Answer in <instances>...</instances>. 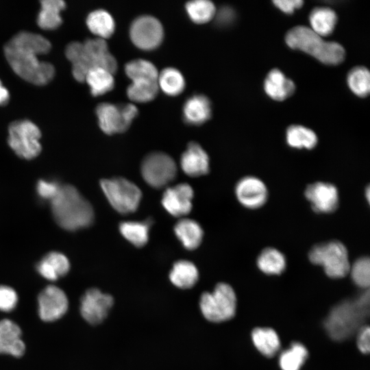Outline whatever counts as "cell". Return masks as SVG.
Masks as SVG:
<instances>
[{
	"mask_svg": "<svg viewBox=\"0 0 370 370\" xmlns=\"http://www.w3.org/2000/svg\"><path fill=\"white\" fill-rule=\"evenodd\" d=\"M91 94L99 96L110 91L114 85L113 74L102 68H93L86 74L85 80Z\"/></svg>",
	"mask_w": 370,
	"mask_h": 370,
	"instance_id": "obj_31",
	"label": "cell"
},
{
	"mask_svg": "<svg viewBox=\"0 0 370 370\" xmlns=\"http://www.w3.org/2000/svg\"><path fill=\"white\" fill-rule=\"evenodd\" d=\"M251 338L258 351L268 357L273 356L280 347L278 335L271 328H255L252 331Z\"/></svg>",
	"mask_w": 370,
	"mask_h": 370,
	"instance_id": "obj_29",
	"label": "cell"
},
{
	"mask_svg": "<svg viewBox=\"0 0 370 370\" xmlns=\"http://www.w3.org/2000/svg\"><path fill=\"white\" fill-rule=\"evenodd\" d=\"M65 55L72 64L73 77L79 82H84L87 73L93 68H102L112 74L117 70L116 60L102 38L71 42L65 49Z\"/></svg>",
	"mask_w": 370,
	"mask_h": 370,
	"instance_id": "obj_2",
	"label": "cell"
},
{
	"mask_svg": "<svg viewBox=\"0 0 370 370\" xmlns=\"http://www.w3.org/2000/svg\"><path fill=\"white\" fill-rule=\"evenodd\" d=\"M215 16L217 22L221 25H225L232 21L234 12L230 8L224 7L216 12Z\"/></svg>",
	"mask_w": 370,
	"mask_h": 370,
	"instance_id": "obj_44",
	"label": "cell"
},
{
	"mask_svg": "<svg viewBox=\"0 0 370 370\" xmlns=\"http://www.w3.org/2000/svg\"><path fill=\"white\" fill-rule=\"evenodd\" d=\"M38 314L45 322L61 319L69 309V299L65 292L55 285H48L38 295Z\"/></svg>",
	"mask_w": 370,
	"mask_h": 370,
	"instance_id": "obj_13",
	"label": "cell"
},
{
	"mask_svg": "<svg viewBox=\"0 0 370 370\" xmlns=\"http://www.w3.org/2000/svg\"><path fill=\"white\" fill-rule=\"evenodd\" d=\"M286 261L284 254L275 248L264 249L257 258V266L263 273L269 275L282 273L286 268Z\"/></svg>",
	"mask_w": 370,
	"mask_h": 370,
	"instance_id": "obj_30",
	"label": "cell"
},
{
	"mask_svg": "<svg viewBox=\"0 0 370 370\" xmlns=\"http://www.w3.org/2000/svg\"><path fill=\"white\" fill-rule=\"evenodd\" d=\"M309 260L321 266L330 278H341L349 273L350 263L345 246L332 241L314 245L309 251Z\"/></svg>",
	"mask_w": 370,
	"mask_h": 370,
	"instance_id": "obj_6",
	"label": "cell"
},
{
	"mask_svg": "<svg viewBox=\"0 0 370 370\" xmlns=\"http://www.w3.org/2000/svg\"><path fill=\"white\" fill-rule=\"evenodd\" d=\"M50 204L54 220L65 230L83 229L91 225L94 221L91 204L72 185H62L57 196Z\"/></svg>",
	"mask_w": 370,
	"mask_h": 370,
	"instance_id": "obj_3",
	"label": "cell"
},
{
	"mask_svg": "<svg viewBox=\"0 0 370 370\" xmlns=\"http://www.w3.org/2000/svg\"><path fill=\"white\" fill-rule=\"evenodd\" d=\"M36 269L45 280L56 281L69 273L70 262L63 254L51 251L36 264Z\"/></svg>",
	"mask_w": 370,
	"mask_h": 370,
	"instance_id": "obj_20",
	"label": "cell"
},
{
	"mask_svg": "<svg viewBox=\"0 0 370 370\" xmlns=\"http://www.w3.org/2000/svg\"><path fill=\"white\" fill-rule=\"evenodd\" d=\"M175 236L188 250L198 247L203 238V230L195 220L182 218L174 226Z\"/></svg>",
	"mask_w": 370,
	"mask_h": 370,
	"instance_id": "obj_23",
	"label": "cell"
},
{
	"mask_svg": "<svg viewBox=\"0 0 370 370\" xmlns=\"http://www.w3.org/2000/svg\"><path fill=\"white\" fill-rule=\"evenodd\" d=\"M158 85L165 94L175 96L184 90L185 81L182 74L178 70L169 67L163 69L158 74Z\"/></svg>",
	"mask_w": 370,
	"mask_h": 370,
	"instance_id": "obj_33",
	"label": "cell"
},
{
	"mask_svg": "<svg viewBox=\"0 0 370 370\" xmlns=\"http://www.w3.org/2000/svg\"><path fill=\"white\" fill-rule=\"evenodd\" d=\"M18 302L16 291L7 285H0V311L10 312L13 311Z\"/></svg>",
	"mask_w": 370,
	"mask_h": 370,
	"instance_id": "obj_40",
	"label": "cell"
},
{
	"mask_svg": "<svg viewBox=\"0 0 370 370\" xmlns=\"http://www.w3.org/2000/svg\"><path fill=\"white\" fill-rule=\"evenodd\" d=\"M199 306L202 314L209 321H225L232 318L236 312V294L229 284L219 283L212 293L201 295Z\"/></svg>",
	"mask_w": 370,
	"mask_h": 370,
	"instance_id": "obj_7",
	"label": "cell"
},
{
	"mask_svg": "<svg viewBox=\"0 0 370 370\" xmlns=\"http://www.w3.org/2000/svg\"><path fill=\"white\" fill-rule=\"evenodd\" d=\"M86 25L89 30L99 38L110 37L114 31V21L112 16L104 10L91 12L86 18Z\"/></svg>",
	"mask_w": 370,
	"mask_h": 370,
	"instance_id": "obj_27",
	"label": "cell"
},
{
	"mask_svg": "<svg viewBox=\"0 0 370 370\" xmlns=\"http://www.w3.org/2000/svg\"><path fill=\"white\" fill-rule=\"evenodd\" d=\"M295 86L294 82L285 77L280 70H271L265 78L264 89L271 99L276 101H283L294 92Z\"/></svg>",
	"mask_w": 370,
	"mask_h": 370,
	"instance_id": "obj_22",
	"label": "cell"
},
{
	"mask_svg": "<svg viewBox=\"0 0 370 370\" xmlns=\"http://www.w3.org/2000/svg\"><path fill=\"white\" fill-rule=\"evenodd\" d=\"M307 356L306 348L299 343H293L280 354V366L282 370H299Z\"/></svg>",
	"mask_w": 370,
	"mask_h": 370,
	"instance_id": "obj_36",
	"label": "cell"
},
{
	"mask_svg": "<svg viewBox=\"0 0 370 370\" xmlns=\"http://www.w3.org/2000/svg\"><path fill=\"white\" fill-rule=\"evenodd\" d=\"M113 304L112 295L97 288H90L85 291L80 299V314L89 324L98 325L106 319Z\"/></svg>",
	"mask_w": 370,
	"mask_h": 370,
	"instance_id": "obj_14",
	"label": "cell"
},
{
	"mask_svg": "<svg viewBox=\"0 0 370 370\" xmlns=\"http://www.w3.org/2000/svg\"><path fill=\"white\" fill-rule=\"evenodd\" d=\"M25 352V344L19 325L8 319L0 320V354L20 358Z\"/></svg>",
	"mask_w": 370,
	"mask_h": 370,
	"instance_id": "obj_18",
	"label": "cell"
},
{
	"mask_svg": "<svg viewBox=\"0 0 370 370\" xmlns=\"http://www.w3.org/2000/svg\"><path fill=\"white\" fill-rule=\"evenodd\" d=\"M96 114L101 130L107 134H113L124 132L129 128L138 114V109L132 103H101L97 106Z\"/></svg>",
	"mask_w": 370,
	"mask_h": 370,
	"instance_id": "obj_10",
	"label": "cell"
},
{
	"mask_svg": "<svg viewBox=\"0 0 370 370\" xmlns=\"http://www.w3.org/2000/svg\"><path fill=\"white\" fill-rule=\"evenodd\" d=\"M66 7L62 0H42L37 17L38 25L45 30L57 29L62 23L60 12Z\"/></svg>",
	"mask_w": 370,
	"mask_h": 370,
	"instance_id": "obj_24",
	"label": "cell"
},
{
	"mask_svg": "<svg viewBox=\"0 0 370 370\" xmlns=\"http://www.w3.org/2000/svg\"><path fill=\"white\" fill-rule=\"evenodd\" d=\"M51 42L44 36L26 31L19 32L4 45L5 57L13 71L35 85L48 84L54 77L55 69L38 56L49 52Z\"/></svg>",
	"mask_w": 370,
	"mask_h": 370,
	"instance_id": "obj_1",
	"label": "cell"
},
{
	"mask_svg": "<svg viewBox=\"0 0 370 370\" xmlns=\"http://www.w3.org/2000/svg\"><path fill=\"white\" fill-rule=\"evenodd\" d=\"M61 186L56 181L41 179L38 181L36 190L40 198L51 202L57 196Z\"/></svg>",
	"mask_w": 370,
	"mask_h": 370,
	"instance_id": "obj_41",
	"label": "cell"
},
{
	"mask_svg": "<svg viewBox=\"0 0 370 370\" xmlns=\"http://www.w3.org/2000/svg\"><path fill=\"white\" fill-rule=\"evenodd\" d=\"M285 40L289 47L302 51L325 64H338L345 58V49L340 44L323 40L310 27L292 28L287 32Z\"/></svg>",
	"mask_w": 370,
	"mask_h": 370,
	"instance_id": "obj_5",
	"label": "cell"
},
{
	"mask_svg": "<svg viewBox=\"0 0 370 370\" xmlns=\"http://www.w3.org/2000/svg\"><path fill=\"white\" fill-rule=\"evenodd\" d=\"M369 306V291L334 306L324 323L328 334L334 340L341 341L359 330L367 317Z\"/></svg>",
	"mask_w": 370,
	"mask_h": 370,
	"instance_id": "obj_4",
	"label": "cell"
},
{
	"mask_svg": "<svg viewBox=\"0 0 370 370\" xmlns=\"http://www.w3.org/2000/svg\"><path fill=\"white\" fill-rule=\"evenodd\" d=\"M286 143L293 148L308 149L314 148L317 143L315 133L301 125H291L286 131Z\"/></svg>",
	"mask_w": 370,
	"mask_h": 370,
	"instance_id": "obj_32",
	"label": "cell"
},
{
	"mask_svg": "<svg viewBox=\"0 0 370 370\" xmlns=\"http://www.w3.org/2000/svg\"><path fill=\"white\" fill-rule=\"evenodd\" d=\"M163 28L160 22L151 16H141L132 23L130 35L132 42L139 49L152 50L161 43Z\"/></svg>",
	"mask_w": 370,
	"mask_h": 370,
	"instance_id": "obj_12",
	"label": "cell"
},
{
	"mask_svg": "<svg viewBox=\"0 0 370 370\" xmlns=\"http://www.w3.org/2000/svg\"><path fill=\"white\" fill-rule=\"evenodd\" d=\"M193 196L192 187L188 184L181 183L165 189L162 204L172 216L182 217L190 212Z\"/></svg>",
	"mask_w": 370,
	"mask_h": 370,
	"instance_id": "obj_15",
	"label": "cell"
},
{
	"mask_svg": "<svg viewBox=\"0 0 370 370\" xmlns=\"http://www.w3.org/2000/svg\"><path fill=\"white\" fill-rule=\"evenodd\" d=\"M151 219L144 221H123L119 225L122 236L138 247L144 246L149 239V231Z\"/></svg>",
	"mask_w": 370,
	"mask_h": 370,
	"instance_id": "obj_28",
	"label": "cell"
},
{
	"mask_svg": "<svg viewBox=\"0 0 370 370\" xmlns=\"http://www.w3.org/2000/svg\"><path fill=\"white\" fill-rule=\"evenodd\" d=\"M40 129L29 120H17L8 127V145L23 159L32 160L40 154Z\"/></svg>",
	"mask_w": 370,
	"mask_h": 370,
	"instance_id": "obj_8",
	"label": "cell"
},
{
	"mask_svg": "<svg viewBox=\"0 0 370 370\" xmlns=\"http://www.w3.org/2000/svg\"><path fill=\"white\" fill-rule=\"evenodd\" d=\"M10 99V94L8 89L3 86L0 80V106H4L8 103Z\"/></svg>",
	"mask_w": 370,
	"mask_h": 370,
	"instance_id": "obj_45",
	"label": "cell"
},
{
	"mask_svg": "<svg viewBox=\"0 0 370 370\" xmlns=\"http://www.w3.org/2000/svg\"><path fill=\"white\" fill-rule=\"evenodd\" d=\"M140 171L144 180L151 186L160 188L175 177L177 166L174 160L162 152H153L143 160Z\"/></svg>",
	"mask_w": 370,
	"mask_h": 370,
	"instance_id": "obj_11",
	"label": "cell"
},
{
	"mask_svg": "<svg viewBox=\"0 0 370 370\" xmlns=\"http://www.w3.org/2000/svg\"><path fill=\"white\" fill-rule=\"evenodd\" d=\"M370 329L368 325H363L358 330L357 345L359 349L364 354L369 352L370 349Z\"/></svg>",
	"mask_w": 370,
	"mask_h": 370,
	"instance_id": "obj_42",
	"label": "cell"
},
{
	"mask_svg": "<svg viewBox=\"0 0 370 370\" xmlns=\"http://www.w3.org/2000/svg\"><path fill=\"white\" fill-rule=\"evenodd\" d=\"M125 71L132 81H158L159 74L157 69L151 62L142 59L134 60L127 63Z\"/></svg>",
	"mask_w": 370,
	"mask_h": 370,
	"instance_id": "obj_35",
	"label": "cell"
},
{
	"mask_svg": "<svg viewBox=\"0 0 370 370\" xmlns=\"http://www.w3.org/2000/svg\"><path fill=\"white\" fill-rule=\"evenodd\" d=\"M158 81L136 80L127 88V95L133 101L144 103L153 99L158 92Z\"/></svg>",
	"mask_w": 370,
	"mask_h": 370,
	"instance_id": "obj_34",
	"label": "cell"
},
{
	"mask_svg": "<svg viewBox=\"0 0 370 370\" xmlns=\"http://www.w3.org/2000/svg\"><path fill=\"white\" fill-rule=\"evenodd\" d=\"M101 188L114 210L126 214L135 212L140 202L142 193L133 182L123 177L102 180Z\"/></svg>",
	"mask_w": 370,
	"mask_h": 370,
	"instance_id": "obj_9",
	"label": "cell"
},
{
	"mask_svg": "<svg viewBox=\"0 0 370 370\" xmlns=\"http://www.w3.org/2000/svg\"><path fill=\"white\" fill-rule=\"evenodd\" d=\"M349 273L354 282L360 288H368L370 284V261L368 257H361L350 265Z\"/></svg>",
	"mask_w": 370,
	"mask_h": 370,
	"instance_id": "obj_39",
	"label": "cell"
},
{
	"mask_svg": "<svg viewBox=\"0 0 370 370\" xmlns=\"http://www.w3.org/2000/svg\"><path fill=\"white\" fill-rule=\"evenodd\" d=\"M347 84L351 90L358 97H365L370 91V74L365 67L356 66L347 75Z\"/></svg>",
	"mask_w": 370,
	"mask_h": 370,
	"instance_id": "obj_38",
	"label": "cell"
},
{
	"mask_svg": "<svg viewBox=\"0 0 370 370\" xmlns=\"http://www.w3.org/2000/svg\"><path fill=\"white\" fill-rule=\"evenodd\" d=\"M180 166L187 175L199 177L209 171V158L199 144L192 142L181 156Z\"/></svg>",
	"mask_w": 370,
	"mask_h": 370,
	"instance_id": "obj_19",
	"label": "cell"
},
{
	"mask_svg": "<svg viewBox=\"0 0 370 370\" xmlns=\"http://www.w3.org/2000/svg\"><path fill=\"white\" fill-rule=\"evenodd\" d=\"M211 103L208 97L203 95H195L189 97L183 107L184 121L190 125H199L211 117Z\"/></svg>",
	"mask_w": 370,
	"mask_h": 370,
	"instance_id": "obj_21",
	"label": "cell"
},
{
	"mask_svg": "<svg viewBox=\"0 0 370 370\" xmlns=\"http://www.w3.org/2000/svg\"><path fill=\"white\" fill-rule=\"evenodd\" d=\"M273 3L280 10L286 14H291L295 9L301 8L304 3L301 0L274 1Z\"/></svg>",
	"mask_w": 370,
	"mask_h": 370,
	"instance_id": "obj_43",
	"label": "cell"
},
{
	"mask_svg": "<svg viewBox=\"0 0 370 370\" xmlns=\"http://www.w3.org/2000/svg\"><path fill=\"white\" fill-rule=\"evenodd\" d=\"M186 10L190 18L196 23H205L214 17V5L208 0H195L186 4Z\"/></svg>",
	"mask_w": 370,
	"mask_h": 370,
	"instance_id": "obj_37",
	"label": "cell"
},
{
	"mask_svg": "<svg viewBox=\"0 0 370 370\" xmlns=\"http://www.w3.org/2000/svg\"><path fill=\"white\" fill-rule=\"evenodd\" d=\"M305 196L317 212H332L338 204V190L330 183L317 182L308 185L305 190Z\"/></svg>",
	"mask_w": 370,
	"mask_h": 370,
	"instance_id": "obj_16",
	"label": "cell"
},
{
	"mask_svg": "<svg viewBox=\"0 0 370 370\" xmlns=\"http://www.w3.org/2000/svg\"><path fill=\"white\" fill-rule=\"evenodd\" d=\"M366 192H367V198L368 201H369V193H370V191H369V187L367 188V191H366Z\"/></svg>",
	"mask_w": 370,
	"mask_h": 370,
	"instance_id": "obj_46",
	"label": "cell"
},
{
	"mask_svg": "<svg viewBox=\"0 0 370 370\" xmlns=\"http://www.w3.org/2000/svg\"><path fill=\"white\" fill-rule=\"evenodd\" d=\"M310 29L320 36L332 34L336 21L337 16L334 10L328 8H317L310 14Z\"/></svg>",
	"mask_w": 370,
	"mask_h": 370,
	"instance_id": "obj_26",
	"label": "cell"
},
{
	"mask_svg": "<svg viewBox=\"0 0 370 370\" xmlns=\"http://www.w3.org/2000/svg\"><path fill=\"white\" fill-rule=\"evenodd\" d=\"M235 194L238 201L250 209L261 207L268 197L266 185L254 176H246L241 179L236 185Z\"/></svg>",
	"mask_w": 370,
	"mask_h": 370,
	"instance_id": "obj_17",
	"label": "cell"
},
{
	"mask_svg": "<svg viewBox=\"0 0 370 370\" xmlns=\"http://www.w3.org/2000/svg\"><path fill=\"white\" fill-rule=\"evenodd\" d=\"M169 279L175 286L187 289L196 284L199 279V272L193 262L181 260L174 263L169 273Z\"/></svg>",
	"mask_w": 370,
	"mask_h": 370,
	"instance_id": "obj_25",
	"label": "cell"
}]
</instances>
